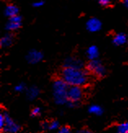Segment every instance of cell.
I'll return each instance as SVG.
<instances>
[{"instance_id": "obj_1", "label": "cell", "mask_w": 128, "mask_h": 133, "mask_svg": "<svg viewBox=\"0 0 128 133\" xmlns=\"http://www.w3.org/2000/svg\"><path fill=\"white\" fill-rule=\"evenodd\" d=\"M60 78L68 84L69 87H85L89 83L90 74L86 69H75L63 67Z\"/></svg>"}, {"instance_id": "obj_2", "label": "cell", "mask_w": 128, "mask_h": 133, "mask_svg": "<svg viewBox=\"0 0 128 133\" xmlns=\"http://www.w3.org/2000/svg\"><path fill=\"white\" fill-rule=\"evenodd\" d=\"M68 84L60 77L54 80L52 84L53 99L56 104L60 105H66L68 102Z\"/></svg>"}, {"instance_id": "obj_3", "label": "cell", "mask_w": 128, "mask_h": 133, "mask_svg": "<svg viewBox=\"0 0 128 133\" xmlns=\"http://www.w3.org/2000/svg\"><path fill=\"white\" fill-rule=\"evenodd\" d=\"M86 70L90 74V75L96 78H103L106 74V68L99 60L89 61L86 65Z\"/></svg>"}, {"instance_id": "obj_4", "label": "cell", "mask_w": 128, "mask_h": 133, "mask_svg": "<svg viewBox=\"0 0 128 133\" xmlns=\"http://www.w3.org/2000/svg\"><path fill=\"white\" fill-rule=\"evenodd\" d=\"M1 113L4 118V123L0 128L1 131L3 133H18L21 129V126L11 118L6 111H2Z\"/></svg>"}, {"instance_id": "obj_5", "label": "cell", "mask_w": 128, "mask_h": 133, "mask_svg": "<svg viewBox=\"0 0 128 133\" xmlns=\"http://www.w3.org/2000/svg\"><path fill=\"white\" fill-rule=\"evenodd\" d=\"M67 96L68 101L78 104L84 96L83 88H81V87H69Z\"/></svg>"}, {"instance_id": "obj_6", "label": "cell", "mask_w": 128, "mask_h": 133, "mask_svg": "<svg viewBox=\"0 0 128 133\" xmlns=\"http://www.w3.org/2000/svg\"><path fill=\"white\" fill-rule=\"evenodd\" d=\"M43 59V54L42 51L36 49L30 50L26 55V60L28 63L32 65H35L38 63L41 62Z\"/></svg>"}, {"instance_id": "obj_7", "label": "cell", "mask_w": 128, "mask_h": 133, "mask_svg": "<svg viewBox=\"0 0 128 133\" xmlns=\"http://www.w3.org/2000/svg\"><path fill=\"white\" fill-rule=\"evenodd\" d=\"M102 23L96 17H91L86 23V29L91 33H96L101 30Z\"/></svg>"}, {"instance_id": "obj_8", "label": "cell", "mask_w": 128, "mask_h": 133, "mask_svg": "<svg viewBox=\"0 0 128 133\" xmlns=\"http://www.w3.org/2000/svg\"><path fill=\"white\" fill-rule=\"evenodd\" d=\"M21 22L22 19L19 15L9 18L8 23L6 24V30L8 31H16L21 26Z\"/></svg>"}, {"instance_id": "obj_9", "label": "cell", "mask_w": 128, "mask_h": 133, "mask_svg": "<svg viewBox=\"0 0 128 133\" xmlns=\"http://www.w3.org/2000/svg\"><path fill=\"white\" fill-rule=\"evenodd\" d=\"M63 67H69L75 69H83V63L80 59L74 56H69L65 60Z\"/></svg>"}, {"instance_id": "obj_10", "label": "cell", "mask_w": 128, "mask_h": 133, "mask_svg": "<svg viewBox=\"0 0 128 133\" xmlns=\"http://www.w3.org/2000/svg\"><path fill=\"white\" fill-rule=\"evenodd\" d=\"M86 53L89 61H94V60H98L99 55H100V51H99V48L96 46L91 45L87 48Z\"/></svg>"}, {"instance_id": "obj_11", "label": "cell", "mask_w": 128, "mask_h": 133, "mask_svg": "<svg viewBox=\"0 0 128 133\" xmlns=\"http://www.w3.org/2000/svg\"><path fill=\"white\" fill-rule=\"evenodd\" d=\"M19 13V8L17 6L13 4H9L6 6L4 9V15L8 16V18H11L16 16H18Z\"/></svg>"}, {"instance_id": "obj_12", "label": "cell", "mask_w": 128, "mask_h": 133, "mask_svg": "<svg viewBox=\"0 0 128 133\" xmlns=\"http://www.w3.org/2000/svg\"><path fill=\"white\" fill-rule=\"evenodd\" d=\"M128 41V37L123 33L116 34L113 38V43L115 46H123Z\"/></svg>"}, {"instance_id": "obj_13", "label": "cell", "mask_w": 128, "mask_h": 133, "mask_svg": "<svg viewBox=\"0 0 128 133\" xmlns=\"http://www.w3.org/2000/svg\"><path fill=\"white\" fill-rule=\"evenodd\" d=\"M39 94H40V90L36 86H32L26 90V97L30 101L36 99L39 96Z\"/></svg>"}, {"instance_id": "obj_14", "label": "cell", "mask_w": 128, "mask_h": 133, "mask_svg": "<svg viewBox=\"0 0 128 133\" xmlns=\"http://www.w3.org/2000/svg\"><path fill=\"white\" fill-rule=\"evenodd\" d=\"M13 43V37L11 34H5L4 36L2 37L1 40H0V45H1L2 48H8Z\"/></svg>"}, {"instance_id": "obj_15", "label": "cell", "mask_w": 128, "mask_h": 133, "mask_svg": "<svg viewBox=\"0 0 128 133\" xmlns=\"http://www.w3.org/2000/svg\"><path fill=\"white\" fill-rule=\"evenodd\" d=\"M88 112L91 114L96 115V116H100L103 114V109L101 106L98 105H91L88 107Z\"/></svg>"}, {"instance_id": "obj_16", "label": "cell", "mask_w": 128, "mask_h": 133, "mask_svg": "<svg viewBox=\"0 0 128 133\" xmlns=\"http://www.w3.org/2000/svg\"><path fill=\"white\" fill-rule=\"evenodd\" d=\"M116 132L117 133H128V121L119 123L117 126Z\"/></svg>"}, {"instance_id": "obj_17", "label": "cell", "mask_w": 128, "mask_h": 133, "mask_svg": "<svg viewBox=\"0 0 128 133\" xmlns=\"http://www.w3.org/2000/svg\"><path fill=\"white\" fill-rule=\"evenodd\" d=\"M60 129V123L57 120H51L48 122V131H55Z\"/></svg>"}, {"instance_id": "obj_18", "label": "cell", "mask_w": 128, "mask_h": 133, "mask_svg": "<svg viewBox=\"0 0 128 133\" xmlns=\"http://www.w3.org/2000/svg\"><path fill=\"white\" fill-rule=\"evenodd\" d=\"M41 112H42V109L41 108L39 107H34L32 109V110L30 112V115L31 117H33V118H36V117H38L41 115Z\"/></svg>"}, {"instance_id": "obj_19", "label": "cell", "mask_w": 128, "mask_h": 133, "mask_svg": "<svg viewBox=\"0 0 128 133\" xmlns=\"http://www.w3.org/2000/svg\"><path fill=\"white\" fill-rule=\"evenodd\" d=\"M14 90L16 92H23V91L27 90V89H26V86H25V84L24 83H20L16 84L15 86Z\"/></svg>"}, {"instance_id": "obj_20", "label": "cell", "mask_w": 128, "mask_h": 133, "mask_svg": "<svg viewBox=\"0 0 128 133\" xmlns=\"http://www.w3.org/2000/svg\"><path fill=\"white\" fill-rule=\"evenodd\" d=\"M57 133H72L70 128H69L68 126H64L59 129Z\"/></svg>"}, {"instance_id": "obj_21", "label": "cell", "mask_w": 128, "mask_h": 133, "mask_svg": "<svg viewBox=\"0 0 128 133\" xmlns=\"http://www.w3.org/2000/svg\"><path fill=\"white\" fill-rule=\"evenodd\" d=\"M44 4V2L42 1V0H38V1H36L33 3V7L34 8H41L43 7Z\"/></svg>"}, {"instance_id": "obj_22", "label": "cell", "mask_w": 128, "mask_h": 133, "mask_svg": "<svg viewBox=\"0 0 128 133\" xmlns=\"http://www.w3.org/2000/svg\"><path fill=\"white\" fill-rule=\"evenodd\" d=\"M98 3L103 7H107L110 4V0H98Z\"/></svg>"}, {"instance_id": "obj_23", "label": "cell", "mask_w": 128, "mask_h": 133, "mask_svg": "<svg viewBox=\"0 0 128 133\" xmlns=\"http://www.w3.org/2000/svg\"><path fill=\"white\" fill-rule=\"evenodd\" d=\"M41 127H42V129L44 130V131H48V122H43L41 124Z\"/></svg>"}, {"instance_id": "obj_24", "label": "cell", "mask_w": 128, "mask_h": 133, "mask_svg": "<svg viewBox=\"0 0 128 133\" xmlns=\"http://www.w3.org/2000/svg\"><path fill=\"white\" fill-rule=\"evenodd\" d=\"M78 133H94L92 132L91 131H90L89 129H86V128H83V129H81L78 131Z\"/></svg>"}, {"instance_id": "obj_25", "label": "cell", "mask_w": 128, "mask_h": 133, "mask_svg": "<svg viewBox=\"0 0 128 133\" xmlns=\"http://www.w3.org/2000/svg\"><path fill=\"white\" fill-rule=\"evenodd\" d=\"M123 4L126 8H128V0H123Z\"/></svg>"}, {"instance_id": "obj_26", "label": "cell", "mask_w": 128, "mask_h": 133, "mask_svg": "<svg viewBox=\"0 0 128 133\" xmlns=\"http://www.w3.org/2000/svg\"><path fill=\"white\" fill-rule=\"evenodd\" d=\"M18 133H21V132H18Z\"/></svg>"}]
</instances>
